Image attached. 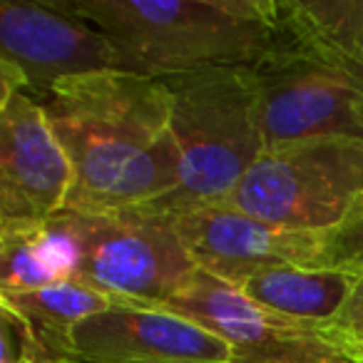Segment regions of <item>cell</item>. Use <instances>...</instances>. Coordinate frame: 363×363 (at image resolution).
<instances>
[{
	"mask_svg": "<svg viewBox=\"0 0 363 363\" xmlns=\"http://www.w3.org/2000/svg\"><path fill=\"white\" fill-rule=\"evenodd\" d=\"M60 361L232 363V353L222 338L182 313L115 303L75 326Z\"/></svg>",
	"mask_w": 363,
	"mask_h": 363,
	"instance_id": "11",
	"label": "cell"
},
{
	"mask_svg": "<svg viewBox=\"0 0 363 363\" xmlns=\"http://www.w3.org/2000/svg\"><path fill=\"white\" fill-rule=\"evenodd\" d=\"M247 67L267 147L363 137V75L284 26Z\"/></svg>",
	"mask_w": 363,
	"mask_h": 363,
	"instance_id": "4",
	"label": "cell"
},
{
	"mask_svg": "<svg viewBox=\"0 0 363 363\" xmlns=\"http://www.w3.org/2000/svg\"><path fill=\"white\" fill-rule=\"evenodd\" d=\"M28 363H35V361H28Z\"/></svg>",
	"mask_w": 363,
	"mask_h": 363,
	"instance_id": "20",
	"label": "cell"
},
{
	"mask_svg": "<svg viewBox=\"0 0 363 363\" xmlns=\"http://www.w3.org/2000/svg\"><path fill=\"white\" fill-rule=\"evenodd\" d=\"M353 281L356 274L338 269L267 267L249 274L237 289L269 311L323 326L346 303Z\"/></svg>",
	"mask_w": 363,
	"mask_h": 363,
	"instance_id": "12",
	"label": "cell"
},
{
	"mask_svg": "<svg viewBox=\"0 0 363 363\" xmlns=\"http://www.w3.org/2000/svg\"><path fill=\"white\" fill-rule=\"evenodd\" d=\"M169 92V127L179 147V189L152 212L169 219L227 204L267 150L247 67H209L160 77Z\"/></svg>",
	"mask_w": 363,
	"mask_h": 363,
	"instance_id": "3",
	"label": "cell"
},
{
	"mask_svg": "<svg viewBox=\"0 0 363 363\" xmlns=\"http://www.w3.org/2000/svg\"><path fill=\"white\" fill-rule=\"evenodd\" d=\"M72 182L45 107L26 90L0 87V222H50L65 212Z\"/></svg>",
	"mask_w": 363,
	"mask_h": 363,
	"instance_id": "10",
	"label": "cell"
},
{
	"mask_svg": "<svg viewBox=\"0 0 363 363\" xmlns=\"http://www.w3.org/2000/svg\"><path fill=\"white\" fill-rule=\"evenodd\" d=\"M229 207L286 229H333L363 212V137L267 147Z\"/></svg>",
	"mask_w": 363,
	"mask_h": 363,
	"instance_id": "5",
	"label": "cell"
},
{
	"mask_svg": "<svg viewBox=\"0 0 363 363\" xmlns=\"http://www.w3.org/2000/svg\"><path fill=\"white\" fill-rule=\"evenodd\" d=\"M277 23L363 75V0H277Z\"/></svg>",
	"mask_w": 363,
	"mask_h": 363,
	"instance_id": "15",
	"label": "cell"
},
{
	"mask_svg": "<svg viewBox=\"0 0 363 363\" xmlns=\"http://www.w3.org/2000/svg\"><path fill=\"white\" fill-rule=\"evenodd\" d=\"M162 308L222 338L232 363H346L323 341L321 326L269 311L234 284L202 269Z\"/></svg>",
	"mask_w": 363,
	"mask_h": 363,
	"instance_id": "9",
	"label": "cell"
},
{
	"mask_svg": "<svg viewBox=\"0 0 363 363\" xmlns=\"http://www.w3.org/2000/svg\"><path fill=\"white\" fill-rule=\"evenodd\" d=\"M40 105L75 174L65 209L152 212L179 189V147L160 77L122 70L67 77Z\"/></svg>",
	"mask_w": 363,
	"mask_h": 363,
	"instance_id": "1",
	"label": "cell"
},
{
	"mask_svg": "<svg viewBox=\"0 0 363 363\" xmlns=\"http://www.w3.org/2000/svg\"><path fill=\"white\" fill-rule=\"evenodd\" d=\"M75 267V247L55 219L45 224L0 222V294L70 281Z\"/></svg>",
	"mask_w": 363,
	"mask_h": 363,
	"instance_id": "14",
	"label": "cell"
},
{
	"mask_svg": "<svg viewBox=\"0 0 363 363\" xmlns=\"http://www.w3.org/2000/svg\"><path fill=\"white\" fill-rule=\"evenodd\" d=\"M45 363H55V361H45Z\"/></svg>",
	"mask_w": 363,
	"mask_h": 363,
	"instance_id": "19",
	"label": "cell"
},
{
	"mask_svg": "<svg viewBox=\"0 0 363 363\" xmlns=\"http://www.w3.org/2000/svg\"><path fill=\"white\" fill-rule=\"evenodd\" d=\"M62 6L115 38L147 77L244 67L277 26V0H65Z\"/></svg>",
	"mask_w": 363,
	"mask_h": 363,
	"instance_id": "2",
	"label": "cell"
},
{
	"mask_svg": "<svg viewBox=\"0 0 363 363\" xmlns=\"http://www.w3.org/2000/svg\"><path fill=\"white\" fill-rule=\"evenodd\" d=\"M112 70L137 72L115 38L62 3H0V87L40 102L60 80Z\"/></svg>",
	"mask_w": 363,
	"mask_h": 363,
	"instance_id": "8",
	"label": "cell"
},
{
	"mask_svg": "<svg viewBox=\"0 0 363 363\" xmlns=\"http://www.w3.org/2000/svg\"><path fill=\"white\" fill-rule=\"evenodd\" d=\"M55 363H77V361H55Z\"/></svg>",
	"mask_w": 363,
	"mask_h": 363,
	"instance_id": "18",
	"label": "cell"
},
{
	"mask_svg": "<svg viewBox=\"0 0 363 363\" xmlns=\"http://www.w3.org/2000/svg\"><path fill=\"white\" fill-rule=\"evenodd\" d=\"M0 306L8 308L30 333L35 363H45L65 358L75 326L115 303L87 284L70 279L26 294H0Z\"/></svg>",
	"mask_w": 363,
	"mask_h": 363,
	"instance_id": "13",
	"label": "cell"
},
{
	"mask_svg": "<svg viewBox=\"0 0 363 363\" xmlns=\"http://www.w3.org/2000/svg\"><path fill=\"white\" fill-rule=\"evenodd\" d=\"M75 247V281L105 294L112 303L162 308L197 264L174 222L142 212H77L52 217Z\"/></svg>",
	"mask_w": 363,
	"mask_h": 363,
	"instance_id": "6",
	"label": "cell"
},
{
	"mask_svg": "<svg viewBox=\"0 0 363 363\" xmlns=\"http://www.w3.org/2000/svg\"><path fill=\"white\" fill-rule=\"evenodd\" d=\"M174 229L197 269L234 286L267 267L363 272V212L333 229H286L214 204L177 217Z\"/></svg>",
	"mask_w": 363,
	"mask_h": 363,
	"instance_id": "7",
	"label": "cell"
},
{
	"mask_svg": "<svg viewBox=\"0 0 363 363\" xmlns=\"http://www.w3.org/2000/svg\"><path fill=\"white\" fill-rule=\"evenodd\" d=\"M35 361V343L21 321L0 306V363Z\"/></svg>",
	"mask_w": 363,
	"mask_h": 363,
	"instance_id": "17",
	"label": "cell"
},
{
	"mask_svg": "<svg viewBox=\"0 0 363 363\" xmlns=\"http://www.w3.org/2000/svg\"><path fill=\"white\" fill-rule=\"evenodd\" d=\"M321 336L346 363H363V272L353 281L346 303L321 326Z\"/></svg>",
	"mask_w": 363,
	"mask_h": 363,
	"instance_id": "16",
	"label": "cell"
}]
</instances>
